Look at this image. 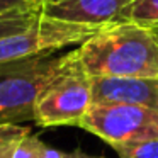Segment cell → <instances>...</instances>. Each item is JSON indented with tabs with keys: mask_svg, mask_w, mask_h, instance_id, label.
Returning a JSON list of instances; mask_svg holds the SVG:
<instances>
[{
	"mask_svg": "<svg viewBox=\"0 0 158 158\" xmlns=\"http://www.w3.org/2000/svg\"><path fill=\"white\" fill-rule=\"evenodd\" d=\"M77 63L90 78H158V34L134 22L107 26L78 44Z\"/></svg>",
	"mask_w": 158,
	"mask_h": 158,
	"instance_id": "obj_1",
	"label": "cell"
},
{
	"mask_svg": "<svg viewBox=\"0 0 158 158\" xmlns=\"http://www.w3.org/2000/svg\"><path fill=\"white\" fill-rule=\"evenodd\" d=\"M77 61L75 49L0 61V126L34 121L39 95Z\"/></svg>",
	"mask_w": 158,
	"mask_h": 158,
	"instance_id": "obj_2",
	"label": "cell"
},
{
	"mask_svg": "<svg viewBox=\"0 0 158 158\" xmlns=\"http://www.w3.org/2000/svg\"><path fill=\"white\" fill-rule=\"evenodd\" d=\"M92 104V78L75 61L39 95L34 107V123L44 127L78 126Z\"/></svg>",
	"mask_w": 158,
	"mask_h": 158,
	"instance_id": "obj_3",
	"label": "cell"
},
{
	"mask_svg": "<svg viewBox=\"0 0 158 158\" xmlns=\"http://www.w3.org/2000/svg\"><path fill=\"white\" fill-rule=\"evenodd\" d=\"M78 126L110 146L158 139V110L127 104H92Z\"/></svg>",
	"mask_w": 158,
	"mask_h": 158,
	"instance_id": "obj_4",
	"label": "cell"
},
{
	"mask_svg": "<svg viewBox=\"0 0 158 158\" xmlns=\"http://www.w3.org/2000/svg\"><path fill=\"white\" fill-rule=\"evenodd\" d=\"M99 31L100 29L97 27L58 21L41 12L31 27L0 39V61H14L49 51H61L82 44Z\"/></svg>",
	"mask_w": 158,
	"mask_h": 158,
	"instance_id": "obj_5",
	"label": "cell"
},
{
	"mask_svg": "<svg viewBox=\"0 0 158 158\" xmlns=\"http://www.w3.org/2000/svg\"><path fill=\"white\" fill-rule=\"evenodd\" d=\"M131 0H58L41 7L48 17L72 24L104 29L117 24Z\"/></svg>",
	"mask_w": 158,
	"mask_h": 158,
	"instance_id": "obj_6",
	"label": "cell"
},
{
	"mask_svg": "<svg viewBox=\"0 0 158 158\" xmlns=\"http://www.w3.org/2000/svg\"><path fill=\"white\" fill-rule=\"evenodd\" d=\"M94 104H127L158 110V78H92Z\"/></svg>",
	"mask_w": 158,
	"mask_h": 158,
	"instance_id": "obj_7",
	"label": "cell"
},
{
	"mask_svg": "<svg viewBox=\"0 0 158 158\" xmlns=\"http://www.w3.org/2000/svg\"><path fill=\"white\" fill-rule=\"evenodd\" d=\"M119 22H134L158 34V0H131Z\"/></svg>",
	"mask_w": 158,
	"mask_h": 158,
	"instance_id": "obj_8",
	"label": "cell"
},
{
	"mask_svg": "<svg viewBox=\"0 0 158 158\" xmlns=\"http://www.w3.org/2000/svg\"><path fill=\"white\" fill-rule=\"evenodd\" d=\"M41 15V9H19L0 15V39L31 27Z\"/></svg>",
	"mask_w": 158,
	"mask_h": 158,
	"instance_id": "obj_9",
	"label": "cell"
},
{
	"mask_svg": "<svg viewBox=\"0 0 158 158\" xmlns=\"http://www.w3.org/2000/svg\"><path fill=\"white\" fill-rule=\"evenodd\" d=\"M14 158H73V156L46 146L38 136L29 133L19 141Z\"/></svg>",
	"mask_w": 158,
	"mask_h": 158,
	"instance_id": "obj_10",
	"label": "cell"
},
{
	"mask_svg": "<svg viewBox=\"0 0 158 158\" xmlns=\"http://www.w3.org/2000/svg\"><path fill=\"white\" fill-rule=\"evenodd\" d=\"M31 133L22 124H2L0 126V158H14L19 141Z\"/></svg>",
	"mask_w": 158,
	"mask_h": 158,
	"instance_id": "obj_11",
	"label": "cell"
},
{
	"mask_svg": "<svg viewBox=\"0 0 158 158\" xmlns=\"http://www.w3.org/2000/svg\"><path fill=\"white\" fill-rule=\"evenodd\" d=\"M119 158H158V139L112 146Z\"/></svg>",
	"mask_w": 158,
	"mask_h": 158,
	"instance_id": "obj_12",
	"label": "cell"
},
{
	"mask_svg": "<svg viewBox=\"0 0 158 158\" xmlns=\"http://www.w3.org/2000/svg\"><path fill=\"white\" fill-rule=\"evenodd\" d=\"M19 9H38L29 0H0V15Z\"/></svg>",
	"mask_w": 158,
	"mask_h": 158,
	"instance_id": "obj_13",
	"label": "cell"
},
{
	"mask_svg": "<svg viewBox=\"0 0 158 158\" xmlns=\"http://www.w3.org/2000/svg\"><path fill=\"white\" fill-rule=\"evenodd\" d=\"M29 2H31L34 7H38V9H41L43 5H44V0H29Z\"/></svg>",
	"mask_w": 158,
	"mask_h": 158,
	"instance_id": "obj_14",
	"label": "cell"
},
{
	"mask_svg": "<svg viewBox=\"0 0 158 158\" xmlns=\"http://www.w3.org/2000/svg\"><path fill=\"white\" fill-rule=\"evenodd\" d=\"M49 2H58V0H44V4H49Z\"/></svg>",
	"mask_w": 158,
	"mask_h": 158,
	"instance_id": "obj_15",
	"label": "cell"
}]
</instances>
